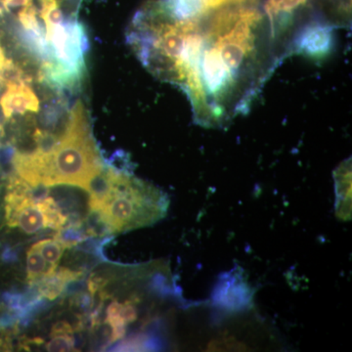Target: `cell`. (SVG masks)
Masks as SVG:
<instances>
[{"label":"cell","instance_id":"obj_1","mask_svg":"<svg viewBox=\"0 0 352 352\" xmlns=\"http://www.w3.org/2000/svg\"><path fill=\"white\" fill-rule=\"evenodd\" d=\"M90 207L112 231L122 232L151 226L168 210L166 196L129 171L103 168L88 185Z\"/></svg>","mask_w":352,"mask_h":352},{"label":"cell","instance_id":"obj_2","mask_svg":"<svg viewBox=\"0 0 352 352\" xmlns=\"http://www.w3.org/2000/svg\"><path fill=\"white\" fill-rule=\"evenodd\" d=\"M98 150L90 135L89 124L82 102L69 113L68 129L62 142L50 155L44 186L68 184L88 188L103 170Z\"/></svg>","mask_w":352,"mask_h":352},{"label":"cell","instance_id":"obj_3","mask_svg":"<svg viewBox=\"0 0 352 352\" xmlns=\"http://www.w3.org/2000/svg\"><path fill=\"white\" fill-rule=\"evenodd\" d=\"M335 28V25L323 22L307 25L296 39L295 52L307 57H325L333 48Z\"/></svg>","mask_w":352,"mask_h":352},{"label":"cell","instance_id":"obj_4","mask_svg":"<svg viewBox=\"0 0 352 352\" xmlns=\"http://www.w3.org/2000/svg\"><path fill=\"white\" fill-rule=\"evenodd\" d=\"M0 109L4 117L10 119L14 115L38 112L39 100L28 82L8 83L0 97Z\"/></svg>","mask_w":352,"mask_h":352},{"label":"cell","instance_id":"obj_5","mask_svg":"<svg viewBox=\"0 0 352 352\" xmlns=\"http://www.w3.org/2000/svg\"><path fill=\"white\" fill-rule=\"evenodd\" d=\"M56 268L51 265L41 256L36 247H32L27 252V274L31 280L47 278L54 273Z\"/></svg>","mask_w":352,"mask_h":352},{"label":"cell","instance_id":"obj_6","mask_svg":"<svg viewBox=\"0 0 352 352\" xmlns=\"http://www.w3.org/2000/svg\"><path fill=\"white\" fill-rule=\"evenodd\" d=\"M337 200L339 204L337 205L338 210L340 212L338 214L340 215L342 219H349V215H351V170L347 168H340L339 180H337Z\"/></svg>","mask_w":352,"mask_h":352},{"label":"cell","instance_id":"obj_7","mask_svg":"<svg viewBox=\"0 0 352 352\" xmlns=\"http://www.w3.org/2000/svg\"><path fill=\"white\" fill-rule=\"evenodd\" d=\"M36 250L41 252L44 259L51 265L57 268L58 263L61 261L64 252V245L57 240L45 239L39 241L34 245Z\"/></svg>","mask_w":352,"mask_h":352},{"label":"cell","instance_id":"obj_8","mask_svg":"<svg viewBox=\"0 0 352 352\" xmlns=\"http://www.w3.org/2000/svg\"><path fill=\"white\" fill-rule=\"evenodd\" d=\"M41 16L45 28L53 27L64 22V15L59 0H41Z\"/></svg>","mask_w":352,"mask_h":352},{"label":"cell","instance_id":"obj_9","mask_svg":"<svg viewBox=\"0 0 352 352\" xmlns=\"http://www.w3.org/2000/svg\"><path fill=\"white\" fill-rule=\"evenodd\" d=\"M73 346V340L67 333H62L53 338L47 344V349L50 351H72Z\"/></svg>","mask_w":352,"mask_h":352},{"label":"cell","instance_id":"obj_10","mask_svg":"<svg viewBox=\"0 0 352 352\" xmlns=\"http://www.w3.org/2000/svg\"><path fill=\"white\" fill-rule=\"evenodd\" d=\"M6 58L4 56V52L3 50H2V48L0 47V67L2 66L4 63H6Z\"/></svg>","mask_w":352,"mask_h":352}]
</instances>
